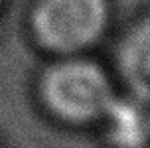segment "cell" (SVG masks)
Masks as SVG:
<instances>
[{
  "label": "cell",
  "mask_w": 150,
  "mask_h": 148,
  "mask_svg": "<svg viewBox=\"0 0 150 148\" xmlns=\"http://www.w3.org/2000/svg\"><path fill=\"white\" fill-rule=\"evenodd\" d=\"M112 75L134 101L150 107V12L138 16L119 36Z\"/></svg>",
  "instance_id": "3"
},
{
  "label": "cell",
  "mask_w": 150,
  "mask_h": 148,
  "mask_svg": "<svg viewBox=\"0 0 150 148\" xmlns=\"http://www.w3.org/2000/svg\"><path fill=\"white\" fill-rule=\"evenodd\" d=\"M111 0H32L24 30L45 59L87 55L111 32Z\"/></svg>",
  "instance_id": "2"
},
{
  "label": "cell",
  "mask_w": 150,
  "mask_h": 148,
  "mask_svg": "<svg viewBox=\"0 0 150 148\" xmlns=\"http://www.w3.org/2000/svg\"><path fill=\"white\" fill-rule=\"evenodd\" d=\"M0 4H2V0H0Z\"/></svg>",
  "instance_id": "4"
},
{
  "label": "cell",
  "mask_w": 150,
  "mask_h": 148,
  "mask_svg": "<svg viewBox=\"0 0 150 148\" xmlns=\"http://www.w3.org/2000/svg\"><path fill=\"white\" fill-rule=\"evenodd\" d=\"M119 83L111 69L87 55L47 59L34 77L40 113L65 128L105 125L119 103Z\"/></svg>",
  "instance_id": "1"
}]
</instances>
